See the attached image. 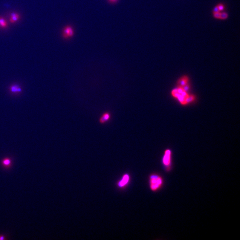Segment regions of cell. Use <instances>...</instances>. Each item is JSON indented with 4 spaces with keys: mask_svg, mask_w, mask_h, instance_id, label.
<instances>
[{
    "mask_svg": "<svg viewBox=\"0 0 240 240\" xmlns=\"http://www.w3.org/2000/svg\"><path fill=\"white\" fill-rule=\"evenodd\" d=\"M8 26V23L3 17H0V27L2 28H6Z\"/></svg>",
    "mask_w": 240,
    "mask_h": 240,
    "instance_id": "cell-10",
    "label": "cell"
},
{
    "mask_svg": "<svg viewBox=\"0 0 240 240\" xmlns=\"http://www.w3.org/2000/svg\"><path fill=\"white\" fill-rule=\"evenodd\" d=\"M165 184L164 178L159 173L154 172L151 173L149 178V188L153 192H157L160 190Z\"/></svg>",
    "mask_w": 240,
    "mask_h": 240,
    "instance_id": "cell-2",
    "label": "cell"
},
{
    "mask_svg": "<svg viewBox=\"0 0 240 240\" xmlns=\"http://www.w3.org/2000/svg\"><path fill=\"white\" fill-rule=\"evenodd\" d=\"M217 5L218 8L220 12H221L224 11V10H225V9H226V6L223 3H219L217 4Z\"/></svg>",
    "mask_w": 240,
    "mask_h": 240,
    "instance_id": "cell-11",
    "label": "cell"
},
{
    "mask_svg": "<svg viewBox=\"0 0 240 240\" xmlns=\"http://www.w3.org/2000/svg\"><path fill=\"white\" fill-rule=\"evenodd\" d=\"M111 118V114L110 112H106L103 113L99 119V122L100 124H105L108 122Z\"/></svg>",
    "mask_w": 240,
    "mask_h": 240,
    "instance_id": "cell-6",
    "label": "cell"
},
{
    "mask_svg": "<svg viewBox=\"0 0 240 240\" xmlns=\"http://www.w3.org/2000/svg\"><path fill=\"white\" fill-rule=\"evenodd\" d=\"M161 164L166 172L171 171L173 166L172 152L170 149H166L164 151L161 158Z\"/></svg>",
    "mask_w": 240,
    "mask_h": 240,
    "instance_id": "cell-3",
    "label": "cell"
},
{
    "mask_svg": "<svg viewBox=\"0 0 240 240\" xmlns=\"http://www.w3.org/2000/svg\"><path fill=\"white\" fill-rule=\"evenodd\" d=\"M129 175L128 174H125L123 175L121 180L117 183L118 187L120 188L125 187L128 184L129 181Z\"/></svg>",
    "mask_w": 240,
    "mask_h": 240,
    "instance_id": "cell-5",
    "label": "cell"
},
{
    "mask_svg": "<svg viewBox=\"0 0 240 240\" xmlns=\"http://www.w3.org/2000/svg\"><path fill=\"white\" fill-rule=\"evenodd\" d=\"M229 14L226 12L222 11L221 12L220 20H225L228 19Z\"/></svg>",
    "mask_w": 240,
    "mask_h": 240,
    "instance_id": "cell-12",
    "label": "cell"
},
{
    "mask_svg": "<svg viewBox=\"0 0 240 240\" xmlns=\"http://www.w3.org/2000/svg\"><path fill=\"white\" fill-rule=\"evenodd\" d=\"M117 0H108L109 2L111 3H115L117 1Z\"/></svg>",
    "mask_w": 240,
    "mask_h": 240,
    "instance_id": "cell-16",
    "label": "cell"
},
{
    "mask_svg": "<svg viewBox=\"0 0 240 240\" xmlns=\"http://www.w3.org/2000/svg\"><path fill=\"white\" fill-rule=\"evenodd\" d=\"M4 239L3 237V236H2V237H1V238H0V240H3Z\"/></svg>",
    "mask_w": 240,
    "mask_h": 240,
    "instance_id": "cell-17",
    "label": "cell"
},
{
    "mask_svg": "<svg viewBox=\"0 0 240 240\" xmlns=\"http://www.w3.org/2000/svg\"><path fill=\"white\" fill-rule=\"evenodd\" d=\"M171 95L183 106L193 103L196 99V97L194 95L189 94V92L181 87L178 86V87L172 89L171 91Z\"/></svg>",
    "mask_w": 240,
    "mask_h": 240,
    "instance_id": "cell-1",
    "label": "cell"
},
{
    "mask_svg": "<svg viewBox=\"0 0 240 240\" xmlns=\"http://www.w3.org/2000/svg\"><path fill=\"white\" fill-rule=\"evenodd\" d=\"M189 78L187 76H184L180 78L178 82V86L183 87L189 84Z\"/></svg>",
    "mask_w": 240,
    "mask_h": 240,
    "instance_id": "cell-7",
    "label": "cell"
},
{
    "mask_svg": "<svg viewBox=\"0 0 240 240\" xmlns=\"http://www.w3.org/2000/svg\"><path fill=\"white\" fill-rule=\"evenodd\" d=\"M74 34V28L71 25H67L63 29L62 36L63 38L65 39H69L73 37Z\"/></svg>",
    "mask_w": 240,
    "mask_h": 240,
    "instance_id": "cell-4",
    "label": "cell"
},
{
    "mask_svg": "<svg viewBox=\"0 0 240 240\" xmlns=\"http://www.w3.org/2000/svg\"><path fill=\"white\" fill-rule=\"evenodd\" d=\"M217 12H221L218 8V6L216 5V6H214V8H213V13H217Z\"/></svg>",
    "mask_w": 240,
    "mask_h": 240,
    "instance_id": "cell-15",
    "label": "cell"
},
{
    "mask_svg": "<svg viewBox=\"0 0 240 240\" xmlns=\"http://www.w3.org/2000/svg\"><path fill=\"white\" fill-rule=\"evenodd\" d=\"M3 163L4 166H8L10 164L11 161L9 159H5L3 161Z\"/></svg>",
    "mask_w": 240,
    "mask_h": 240,
    "instance_id": "cell-14",
    "label": "cell"
},
{
    "mask_svg": "<svg viewBox=\"0 0 240 240\" xmlns=\"http://www.w3.org/2000/svg\"><path fill=\"white\" fill-rule=\"evenodd\" d=\"M20 16L18 13H12L11 14L10 18V22L11 23L14 24L20 19Z\"/></svg>",
    "mask_w": 240,
    "mask_h": 240,
    "instance_id": "cell-8",
    "label": "cell"
},
{
    "mask_svg": "<svg viewBox=\"0 0 240 240\" xmlns=\"http://www.w3.org/2000/svg\"><path fill=\"white\" fill-rule=\"evenodd\" d=\"M10 90L12 93L14 94H18L22 91V88L18 85L15 84L11 85L10 88Z\"/></svg>",
    "mask_w": 240,
    "mask_h": 240,
    "instance_id": "cell-9",
    "label": "cell"
},
{
    "mask_svg": "<svg viewBox=\"0 0 240 240\" xmlns=\"http://www.w3.org/2000/svg\"><path fill=\"white\" fill-rule=\"evenodd\" d=\"M213 18L218 20H220L221 12L213 13Z\"/></svg>",
    "mask_w": 240,
    "mask_h": 240,
    "instance_id": "cell-13",
    "label": "cell"
}]
</instances>
